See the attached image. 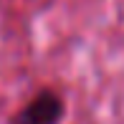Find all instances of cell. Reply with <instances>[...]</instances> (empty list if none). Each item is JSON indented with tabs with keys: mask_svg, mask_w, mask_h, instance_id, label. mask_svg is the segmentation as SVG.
<instances>
[{
	"mask_svg": "<svg viewBox=\"0 0 124 124\" xmlns=\"http://www.w3.org/2000/svg\"><path fill=\"white\" fill-rule=\"evenodd\" d=\"M63 119V99L51 89H43L33 96L10 124H58Z\"/></svg>",
	"mask_w": 124,
	"mask_h": 124,
	"instance_id": "cell-1",
	"label": "cell"
}]
</instances>
